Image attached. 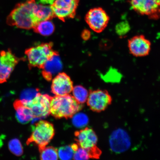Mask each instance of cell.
Listing matches in <instances>:
<instances>
[{
    "label": "cell",
    "instance_id": "cell-1",
    "mask_svg": "<svg viewBox=\"0 0 160 160\" xmlns=\"http://www.w3.org/2000/svg\"><path fill=\"white\" fill-rule=\"evenodd\" d=\"M36 0H27L16 5L7 18V23L19 28L33 29L39 22Z\"/></svg>",
    "mask_w": 160,
    "mask_h": 160
},
{
    "label": "cell",
    "instance_id": "cell-2",
    "mask_svg": "<svg viewBox=\"0 0 160 160\" xmlns=\"http://www.w3.org/2000/svg\"><path fill=\"white\" fill-rule=\"evenodd\" d=\"M83 107V104L78 103L73 96L56 95L51 98L50 113L57 119H68L72 117Z\"/></svg>",
    "mask_w": 160,
    "mask_h": 160
},
{
    "label": "cell",
    "instance_id": "cell-3",
    "mask_svg": "<svg viewBox=\"0 0 160 160\" xmlns=\"http://www.w3.org/2000/svg\"><path fill=\"white\" fill-rule=\"evenodd\" d=\"M53 47L52 43H46L26 50L25 54L27 57L29 67L41 69L46 62L58 52Z\"/></svg>",
    "mask_w": 160,
    "mask_h": 160
},
{
    "label": "cell",
    "instance_id": "cell-4",
    "mask_svg": "<svg viewBox=\"0 0 160 160\" xmlns=\"http://www.w3.org/2000/svg\"><path fill=\"white\" fill-rule=\"evenodd\" d=\"M32 132L28 139L27 144L34 143L39 149L47 147L54 136L55 131L53 125L49 122L41 121L33 127Z\"/></svg>",
    "mask_w": 160,
    "mask_h": 160
},
{
    "label": "cell",
    "instance_id": "cell-5",
    "mask_svg": "<svg viewBox=\"0 0 160 160\" xmlns=\"http://www.w3.org/2000/svg\"><path fill=\"white\" fill-rule=\"evenodd\" d=\"M79 0H53L51 5L54 17L62 21L76 15Z\"/></svg>",
    "mask_w": 160,
    "mask_h": 160
},
{
    "label": "cell",
    "instance_id": "cell-6",
    "mask_svg": "<svg viewBox=\"0 0 160 160\" xmlns=\"http://www.w3.org/2000/svg\"><path fill=\"white\" fill-rule=\"evenodd\" d=\"M85 19L90 28L96 33H100L107 27L110 18L104 10L97 7L90 9L86 14Z\"/></svg>",
    "mask_w": 160,
    "mask_h": 160
},
{
    "label": "cell",
    "instance_id": "cell-7",
    "mask_svg": "<svg viewBox=\"0 0 160 160\" xmlns=\"http://www.w3.org/2000/svg\"><path fill=\"white\" fill-rule=\"evenodd\" d=\"M112 99L107 90H90L87 104L90 109L96 112L104 111L111 105Z\"/></svg>",
    "mask_w": 160,
    "mask_h": 160
},
{
    "label": "cell",
    "instance_id": "cell-8",
    "mask_svg": "<svg viewBox=\"0 0 160 160\" xmlns=\"http://www.w3.org/2000/svg\"><path fill=\"white\" fill-rule=\"evenodd\" d=\"M21 59L10 49L0 52V84L7 82Z\"/></svg>",
    "mask_w": 160,
    "mask_h": 160
},
{
    "label": "cell",
    "instance_id": "cell-9",
    "mask_svg": "<svg viewBox=\"0 0 160 160\" xmlns=\"http://www.w3.org/2000/svg\"><path fill=\"white\" fill-rule=\"evenodd\" d=\"M131 5L132 9L140 15L153 20L159 18L160 0H131Z\"/></svg>",
    "mask_w": 160,
    "mask_h": 160
},
{
    "label": "cell",
    "instance_id": "cell-10",
    "mask_svg": "<svg viewBox=\"0 0 160 160\" xmlns=\"http://www.w3.org/2000/svg\"><path fill=\"white\" fill-rule=\"evenodd\" d=\"M52 97L39 93L29 102L24 104L31 110L34 118H42L50 114V105Z\"/></svg>",
    "mask_w": 160,
    "mask_h": 160
},
{
    "label": "cell",
    "instance_id": "cell-11",
    "mask_svg": "<svg viewBox=\"0 0 160 160\" xmlns=\"http://www.w3.org/2000/svg\"><path fill=\"white\" fill-rule=\"evenodd\" d=\"M128 46L130 53L136 57H146L151 51V42L143 35L131 38L128 41Z\"/></svg>",
    "mask_w": 160,
    "mask_h": 160
},
{
    "label": "cell",
    "instance_id": "cell-12",
    "mask_svg": "<svg viewBox=\"0 0 160 160\" xmlns=\"http://www.w3.org/2000/svg\"><path fill=\"white\" fill-rule=\"evenodd\" d=\"M73 83L71 78L65 73H59L52 81L51 91L56 96L69 94L73 89Z\"/></svg>",
    "mask_w": 160,
    "mask_h": 160
},
{
    "label": "cell",
    "instance_id": "cell-13",
    "mask_svg": "<svg viewBox=\"0 0 160 160\" xmlns=\"http://www.w3.org/2000/svg\"><path fill=\"white\" fill-rule=\"evenodd\" d=\"M110 148L112 151L120 153L127 151L131 146V141L127 132L122 129L113 131L109 139Z\"/></svg>",
    "mask_w": 160,
    "mask_h": 160
},
{
    "label": "cell",
    "instance_id": "cell-14",
    "mask_svg": "<svg viewBox=\"0 0 160 160\" xmlns=\"http://www.w3.org/2000/svg\"><path fill=\"white\" fill-rule=\"evenodd\" d=\"M75 141L80 147L89 150L97 146L98 138L94 130L88 127L75 132Z\"/></svg>",
    "mask_w": 160,
    "mask_h": 160
},
{
    "label": "cell",
    "instance_id": "cell-15",
    "mask_svg": "<svg viewBox=\"0 0 160 160\" xmlns=\"http://www.w3.org/2000/svg\"><path fill=\"white\" fill-rule=\"evenodd\" d=\"M63 65L58 53L57 52L46 62L42 68V74L45 79L50 81L53 76L58 74L62 69Z\"/></svg>",
    "mask_w": 160,
    "mask_h": 160
},
{
    "label": "cell",
    "instance_id": "cell-16",
    "mask_svg": "<svg viewBox=\"0 0 160 160\" xmlns=\"http://www.w3.org/2000/svg\"><path fill=\"white\" fill-rule=\"evenodd\" d=\"M13 107L15 110L16 118L19 123L25 124L34 118L31 110L20 100L15 101Z\"/></svg>",
    "mask_w": 160,
    "mask_h": 160
},
{
    "label": "cell",
    "instance_id": "cell-17",
    "mask_svg": "<svg viewBox=\"0 0 160 160\" xmlns=\"http://www.w3.org/2000/svg\"><path fill=\"white\" fill-rule=\"evenodd\" d=\"M36 33L43 36H49L53 33L55 27L51 20L39 22L33 29Z\"/></svg>",
    "mask_w": 160,
    "mask_h": 160
},
{
    "label": "cell",
    "instance_id": "cell-18",
    "mask_svg": "<svg viewBox=\"0 0 160 160\" xmlns=\"http://www.w3.org/2000/svg\"><path fill=\"white\" fill-rule=\"evenodd\" d=\"M73 97L78 103L83 104L87 101L89 92L81 85L76 86L72 90Z\"/></svg>",
    "mask_w": 160,
    "mask_h": 160
},
{
    "label": "cell",
    "instance_id": "cell-19",
    "mask_svg": "<svg viewBox=\"0 0 160 160\" xmlns=\"http://www.w3.org/2000/svg\"><path fill=\"white\" fill-rule=\"evenodd\" d=\"M41 160H57L58 159V149L52 147H46L39 150Z\"/></svg>",
    "mask_w": 160,
    "mask_h": 160
},
{
    "label": "cell",
    "instance_id": "cell-20",
    "mask_svg": "<svg viewBox=\"0 0 160 160\" xmlns=\"http://www.w3.org/2000/svg\"><path fill=\"white\" fill-rule=\"evenodd\" d=\"M72 118L73 124L78 128L84 127L89 122L88 117L84 113H76Z\"/></svg>",
    "mask_w": 160,
    "mask_h": 160
},
{
    "label": "cell",
    "instance_id": "cell-21",
    "mask_svg": "<svg viewBox=\"0 0 160 160\" xmlns=\"http://www.w3.org/2000/svg\"><path fill=\"white\" fill-rule=\"evenodd\" d=\"M58 156L60 159L63 160H71L73 158L75 151L71 145L63 146L58 150Z\"/></svg>",
    "mask_w": 160,
    "mask_h": 160
},
{
    "label": "cell",
    "instance_id": "cell-22",
    "mask_svg": "<svg viewBox=\"0 0 160 160\" xmlns=\"http://www.w3.org/2000/svg\"><path fill=\"white\" fill-rule=\"evenodd\" d=\"M39 91L37 89H28L24 90L21 95V101L23 104L29 102L34 98L39 93Z\"/></svg>",
    "mask_w": 160,
    "mask_h": 160
},
{
    "label": "cell",
    "instance_id": "cell-23",
    "mask_svg": "<svg viewBox=\"0 0 160 160\" xmlns=\"http://www.w3.org/2000/svg\"><path fill=\"white\" fill-rule=\"evenodd\" d=\"M8 147L9 151L13 154L21 156L23 154V149L21 142L19 139H14L9 142Z\"/></svg>",
    "mask_w": 160,
    "mask_h": 160
},
{
    "label": "cell",
    "instance_id": "cell-24",
    "mask_svg": "<svg viewBox=\"0 0 160 160\" xmlns=\"http://www.w3.org/2000/svg\"><path fill=\"white\" fill-rule=\"evenodd\" d=\"M93 159L91 149L87 150L79 146L75 152L73 159L74 160H88Z\"/></svg>",
    "mask_w": 160,
    "mask_h": 160
},
{
    "label": "cell",
    "instance_id": "cell-25",
    "mask_svg": "<svg viewBox=\"0 0 160 160\" xmlns=\"http://www.w3.org/2000/svg\"><path fill=\"white\" fill-rule=\"evenodd\" d=\"M82 37L85 40L89 39L91 37V34L90 31L88 30H85L82 33Z\"/></svg>",
    "mask_w": 160,
    "mask_h": 160
}]
</instances>
